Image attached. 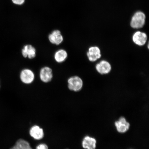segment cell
Returning <instances> with one entry per match:
<instances>
[{"mask_svg": "<svg viewBox=\"0 0 149 149\" xmlns=\"http://www.w3.org/2000/svg\"><path fill=\"white\" fill-rule=\"evenodd\" d=\"M117 131L120 133H124L129 129L130 124L127 122L124 117H121L118 121L115 122Z\"/></svg>", "mask_w": 149, "mask_h": 149, "instance_id": "obj_10", "label": "cell"}, {"mask_svg": "<svg viewBox=\"0 0 149 149\" xmlns=\"http://www.w3.org/2000/svg\"><path fill=\"white\" fill-rule=\"evenodd\" d=\"M96 139L88 136H86L84 139L82 146L84 148L87 149H95L96 147Z\"/></svg>", "mask_w": 149, "mask_h": 149, "instance_id": "obj_12", "label": "cell"}, {"mask_svg": "<svg viewBox=\"0 0 149 149\" xmlns=\"http://www.w3.org/2000/svg\"><path fill=\"white\" fill-rule=\"evenodd\" d=\"M36 149H48L47 145L45 144H42L38 145L36 147Z\"/></svg>", "mask_w": 149, "mask_h": 149, "instance_id": "obj_16", "label": "cell"}, {"mask_svg": "<svg viewBox=\"0 0 149 149\" xmlns=\"http://www.w3.org/2000/svg\"><path fill=\"white\" fill-rule=\"evenodd\" d=\"M0 88H1V85H0Z\"/></svg>", "mask_w": 149, "mask_h": 149, "instance_id": "obj_17", "label": "cell"}, {"mask_svg": "<svg viewBox=\"0 0 149 149\" xmlns=\"http://www.w3.org/2000/svg\"><path fill=\"white\" fill-rule=\"evenodd\" d=\"M87 56L89 61L94 62L101 57V51L97 46L91 47L87 52Z\"/></svg>", "mask_w": 149, "mask_h": 149, "instance_id": "obj_5", "label": "cell"}, {"mask_svg": "<svg viewBox=\"0 0 149 149\" xmlns=\"http://www.w3.org/2000/svg\"><path fill=\"white\" fill-rule=\"evenodd\" d=\"M40 80L43 82H49L53 79V71L49 67H43L40 70Z\"/></svg>", "mask_w": 149, "mask_h": 149, "instance_id": "obj_4", "label": "cell"}, {"mask_svg": "<svg viewBox=\"0 0 149 149\" xmlns=\"http://www.w3.org/2000/svg\"><path fill=\"white\" fill-rule=\"evenodd\" d=\"M22 53L25 58L28 57L30 59H33L36 57V49L31 45H26L23 47Z\"/></svg>", "mask_w": 149, "mask_h": 149, "instance_id": "obj_9", "label": "cell"}, {"mask_svg": "<svg viewBox=\"0 0 149 149\" xmlns=\"http://www.w3.org/2000/svg\"></svg>", "mask_w": 149, "mask_h": 149, "instance_id": "obj_18", "label": "cell"}, {"mask_svg": "<svg viewBox=\"0 0 149 149\" xmlns=\"http://www.w3.org/2000/svg\"><path fill=\"white\" fill-rule=\"evenodd\" d=\"M96 69L99 73L101 74H107L111 72V65L108 61L102 60L95 66Z\"/></svg>", "mask_w": 149, "mask_h": 149, "instance_id": "obj_7", "label": "cell"}, {"mask_svg": "<svg viewBox=\"0 0 149 149\" xmlns=\"http://www.w3.org/2000/svg\"><path fill=\"white\" fill-rule=\"evenodd\" d=\"M13 3L17 5H22L23 4L25 0H12Z\"/></svg>", "mask_w": 149, "mask_h": 149, "instance_id": "obj_15", "label": "cell"}, {"mask_svg": "<svg viewBox=\"0 0 149 149\" xmlns=\"http://www.w3.org/2000/svg\"><path fill=\"white\" fill-rule=\"evenodd\" d=\"M10 149H32L29 142L23 139H19Z\"/></svg>", "mask_w": 149, "mask_h": 149, "instance_id": "obj_14", "label": "cell"}, {"mask_svg": "<svg viewBox=\"0 0 149 149\" xmlns=\"http://www.w3.org/2000/svg\"><path fill=\"white\" fill-rule=\"evenodd\" d=\"M145 14L142 12H139L134 15L130 22V26L134 29H139L142 28L145 22Z\"/></svg>", "mask_w": 149, "mask_h": 149, "instance_id": "obj_1", "label": "cell"}, {"mask_svg": "<svg viewBox=\"0 0 149 149\" xmlns=\"http://www.w3.org/2000/svg\"><path fill=\"white\" fill-rule=\"evenodd\" d=\"M48 40L53 44L58 45L63 42L64 38L61 33L58 30L54 31L48 35Z\"/></svg>", "mask_w": 149, "mask_h": 149, "instance_id": "obj_8", "label": "cell"}, {"mask_svg": "<svg viewBox=\"0 0 149 149\" xmlns=\"http://www.w3.org/2000/svg\"><path fill=\"white\" fill-rule=\"evenodd\" d=\"M68 54L65 50L60 49L55 52L54 56L55 60L58 63H62L66 60Z\"/></svg>", "mask_w": 149, "mask_h": 149, "instance_id": "obj_13", "label": "cell"}, {"mask_svg": "<svg viewBox=\"0 0 149 149\" xmlns=\"http://www.w3.org/2000/svg\"><path fill=\"white\" fill-rule=\"evenodd\" d=\"M29 133L31 137L36 140L42 139L44 136L43 130L37 125L33 126L31 128Z\"/></svg>", "mask_w": 149, "mask_h": 149, "instance_id": "obj_11", "label": "cell"}, {"mask_svg": "<svg viewBox=\"0 0 149 149\" xmlns=\"http://www.w3.org/2000/svg\"><path fill=\"white\" fill-rule=\"evenodd\" d=\"M148 36L146 33L137 31L134 33L132 40L134 43L139 46H143L146 43Z\"/></svg>", "mask_w": 149, "mask_h": 149, "instance_id": "obj_6", "label": "cell"}, {"mask_svg": "<svg viewBox=\"0 0 149 149\" xmlns=\"http://www.w3.org/2000/svg\"><path fill=\"white\" fill-rule=\"evenodd\" d=\"M20 78L22 82L29 84L34 81L35 74L31 70L29 69H24L20 72Z\"/></svg>", "mask_w": 149, "mask_h": 149, "instance_id": "obj_3", "label": "cell"}, {"mask_svg": "<svg viewBox=\"0 0 149 149\" xmlns=\"http://www.w3.org/2000/svg\"><path fill=\"white\" fill-rule=\"evenodd\" d=\"M68 88L71 91L78 92L82 88L83 80L79 76H72L68 79Z\"/></svg>", "mask_w": 149, "mask_h": 149, "instance_id": "obj_2", "label": "cell"}]
</instances>
